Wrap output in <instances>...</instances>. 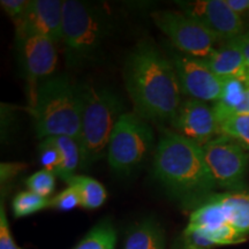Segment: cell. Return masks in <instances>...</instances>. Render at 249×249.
Here are the masks:
<instances>
[{"mask_svg": "<svg viewBox=\"0 0 249 249\" xmlns=\"http://www.w3.org/2000/svg\"><path fill=\"white\" fill-rule=\"evenodd\" d=\"M68 186H73L81 197V207L88 210L97 209L107 201V189L101 182L91 177L74 176L67 181Z\"/></svg>", "mask_w": 249, "mask_h": 249, "instance_id": "cell-18", "label": "cell"}, {"mask_svg": "<svg viewBox=\"0 0 249 249\" xmlns=\"http://www.w3.org/2000/svg\"><path fill=\"white\" fill-rule=\"evenodd\" d=\"M17 164H1V181L4 182L6 179H8L9 176L13 177L15 173L18 172V169H17Z\"/></svg>", "mask_w": 249, "mask_h": 249, "instance_id": "cell-30", "label": "cell"}, {"mask_svg": "<svg viewBox=\"0 0 249 249\" xmlns=\"http://www.w3.org/2000/svg\"><path fill=\"white\" fill-rule=\"evenodd\" d=\"M203 60L222 80H240L245 83L249 82V67L245 55L232 42H226Z\"/></svg>", "mask_w": 249, "mask_h": 249, "instance_id": "cell-15", "label": "cell"}, {"mask_svg": "<svg viewBox=\"0 0 249 249\" xmlns=\"http://www.w3.org/2000/svg\"><path fill=\"white\" fill-rule=\"evenodd\" d=\"M172 64L182 93L202 102H217L222 97L224 80L218 77L203 59L180 52L172 57Z\"/></svg>", "mask_w": 249, "mask_h": 249, "instance_id": "cell-10", "label": "cell"}, {"mask_svg": "<svg viewBox=\"0 0 249 249\" xmlns=\"http://www.w3.org/2000/svg\"><path fill=\"white\" fill-rule=\"evenodd\" d=\"M154 145L155 135L150 124L138 113L124 112L108 142V165L114 172L128 174L145 160Z\"/></svg>", "mask_w": 249, "mask_h": 249, "instance_id": "cell-6", "label": "cell"}, {"mask_svg": "<svg viewBox=\"0 0 249 249\" xmlns=\"http://www.w3.org/2000/svg\"><path fill=\"white\" fill-rule=\"evenodd\" d=\"M127 92L143 119L172 121L181 105V88L172 61L150 43L142 42L124 68Z\"/></svg>", "mask_w": 249, "mask_h": 249, "instance_id": "cell-1", "label": "cell"}, {"mask_svg": "<svg viewBox=\"0 0 249 249\" xmlns=\"http://www.w3.org/2000/svg\"><path fill=\"white\" fill-rule=\"evenodd\" d=\"M59 149L61 155V164L55 172L59 177L67 182L71 178L76 176L75 171L81 165V147L79 140L71 136H55L51 138Z\"/></svg>", "mask_w": 249, "mask_h": 249, "instance_id": "cell-17", "label": "cell"}, {"mask_svg": "<svg viewBox=\"0 0 249 249\" xmlns=\"http://www.w3.org/2000/svg\"><path fill=\"white\" fill-rule=\"evenodd\" d=\"M39 161L43 169L55 174L61 164V155L51 138L42 140L39 145Z\"/></svg>", "mask_w": 249, "mask_h": 249, "instance_id": "cell-24", "label": "cell"}, {"mask_svg": "<svg viewBox=\"0 0 249 249\" xmlns=\"http://www.w3.org/2000/svg\"><path fill=\"white\" fill-rule=\"evenodd\" d=\"M110 249H114V247H111V248H110Z\"/></svg>", "mask_w": 249, "mask_h": 249, "instance_id": "cell-32", "label": "cell"}, {"mask_svg": "<svg viewBox=\"0 0 249 249\" xmlns=\"http://www.w3.org/2000/svg\"><path fill=\"white\" fill-rule=\"evenodd\" d=\"M29 0H1L0 5L12 20L15 21L24 13Z\"/></svg>", "mask_w": 249, "mask_h": 249, "instance_id": "cell-27", "label": "cell"}, {"mask_svg": "<svg viewBox=\"0 0 249 249\" xmlns=\"http://www.w3.org/2000/svg\"><path fill=\"white\" fill-rule=\"evenodd\" d=\"M226 4L240 17L246 12H249V0H226Z\"/></svg>", "mask_w": 249, "mask_h": 249, "instance_id": "cell-29", "label": "cell"}, {"mask_svg": "<svg viewBox=\"0 0 249 249\" xmlns=\"http://www.w3.org/2000/svg\"><path fill=\"white\" fill-rule=\"evenodd\" d=\"M26 185L30 192L50 198L55 189V174L51 171L42 169L30 176L27 179Z\"/></svg>", "mask_w": 249, "mask_h": 249, "instance_id": "cell-22", "label": "cell"}, {"mask_svg": "<svg viewBox=\"0 0 249 249\" xmlns=\"http://www.w3.org/2000/svg\"><path fill=\"white\" fill-rule=\"evenodd\" d=\"M81 207V197L73 186H68L50 200V208L59 211H71Z\"/></svg>", "mask_w": 249, "mask_h": 249, "instance_id": "cell-25", "label": "cell"}, {"mask_svg": "<svg viewBox=\"0 0 249 249\" xmlns=\"http://www.w3.org/2000/svg\"><path fill=\"white\" fill-rule=\"evenodd\" d=\"M50 200L51 198L43 197V196L30 191L18 193L14 197L13 204H12L14 216L21 218L44 210L46 208H50Z\"/></svg>", "mask_w": 249, "mask_h": 249, "instance_id": "cell-21", "label": "cell"}, {"mask_svg": "<svg viewBox=\"0 0 249 249\" xmlns=\"http://www.w3.org/2000/svg\"><path fill=\"white\" fill-rule=\"evenodd\" d=\"M154 174L174 197L195 208L213 194L217 183L205 161L202 145L166 130L154 156Z\"/></svg>", "mask_w": 249, "mask_h": 249, "instance_id": "cell-2", "label": "cell"}, {"mask_svg": "<svg viewBox=\"0 0 249 249\" xmlns=\"http://www.w3.org/2000/svg\"><path fill=\"white\" fill-rule=\"evenodd\" d=\"M110 18L97 5L65 0L61 42L71 64L88 62L97 57L110 31Z\"/></svg>", "mask_w": 249, "mask_h": 249, "instance_id": "cell-5", "label": "cell"}, {"mask_svg": "<svg viewBox=\"0 0 249 249\" xmlns=\"http://www.w3.org/2000/svg\"><path fill=\"white\" fill-rule=\"evenodd\" d=\"M205 161L217 187L225 192L246 189L249 154L239 143L219 135L202 145Z\"/></svg>", "mask_w": 249, "mask_h": 249, "instance_id": "cell-9", "label": "cell"}, {"mask_svg": "<svg viewBox=\"0 0 249 249\" xmlns=\"http://www.w3.org/2000/svg\"><path fill=\"white\" fill-rule=\"evenodd\" d=\"M124 113L123 102L112 90L83 87V112L79 135L83 167L104 157L112 132Z\"/></svg>", "mask_w": 249, "mask_h": 249, "instance_id": "cell-4", "label": "cell"}, {"mask_svg": "<svg viewBox=\"0 0 249 249\" xmlns=\"http://www.w3.org/2000/svg\"><path fill=\"white\" fill-rule=\"evenodd\" d=\"M177 4L181 12L203 24L218 40L226 43L246 33L244 20L229 7L226 0H195Z\"/></svg>", "mask_w": 249, "mask_h": 249, "instance_id": "cell-11", "label": "cell"}, {"mask_svg": "<svg viewBox=\"0 0 249 249\" xmlns=\"http://www.w3.org/2000/svg\"><path fill=\"white\" fill-rule=\"evenodd\" d=\"M61 0H29L24 13L13 21L17 38L43 36L60 42L62 36Z\"/></svg>", "mask_w": 249, "mask_h": 249, "instance_id": "cell-12", "label": "cell"}, {"mask_svg": "<svg viewBox=\"0 0 249 249\" xmlns=\"http://www.w3.org/2000/svg\"><path fill=\"white\" fill-rule=\"evenodd\" d=\"M124 249H165L163 230L154 220H145L129 232Z\"/></svg>", "mask_w": 249, "mask_h": 249, "instance_id": "cell-16", "label": "cell"}, {"mask_svg": "<svg viewBox=\"0 0 249 249\" xmlns=\"http://www.w3.org/2000/svg\"><path fill=\"white\" fill-rule=\"evenodd\" d=\"M214 247L218 246L203 233L186 227L173 249H213Z\"/></svg>", "mask_w": 249, "mask_h": 249, "instance_id": "cell-23", "label": "cell"}, {"mask_svg": "<svg viewBox=\"0 0 249 249\" xmlns=\"http://www.w3.org/2000/svg\"><path fill=\"white\" fill-rule=\"evenodd\" d=\"M171 124L177 133L200 145L219 136V124L213 107L197 99H183Z\"/></svg>", "mask_w": 249, "mask_h": 249, "instance_id": "cell-14", "label": "cell"}, {"mask_svg": "<svg viewBox=\"0 0 249 249\" xmlns=\"http://www.w3.org/2000/svg\"><path fill=\"white\" fill-rule=\"evenodd\" d=\"M188 229L213 234L231 227L242 235L249 233V189L213 193L196 205L189 216Z\"/></svg>", "mask_w": 249, "mask_h": 249, "instance_id": "cell-7", "label": "cell"}, {"mask_svg": "<svg viewBox=\"0 0 249 249\" xmlns=\"http://www.w3.org/2000/svg\"><path fill=\"white\" fill-rule=\"evenodd\" d=\"M116 245V232L108 222L95 226L74 249H110Z\"/></svg>", "mask_w": 249, "mask_h": 249, "instance_id": "cell-20", "label": "cell"}, {"mask_svg": "<svg viewBox=\"0 0 249 249\" xmlns=\"http://www.w3.org/2000/svg\"><path fill=\"white\" fill-rule=\"evenodd\" d=\"M246 85H247V89H246L245 99L234 114H249V82L246 83Z\"/></svg>", "mask_w": 249, "mask_h": 249, "instance_id": "cell-31", "label": "cell"}, {"mask_svg": "<svg viewBox=\"0 0 249 249\" xmlns=\"http://www.w3.org/2000/svg\"><path fill=\"white\" fill-rule=\"evenodd\" d=\"M37 138L71 136L79 140L83 112V87L66 76H51L39 83L30 103Z\"/></svg>", "mask_w": 249, "mask_h": 249, "instance_id": "cell-3", "label": "cell"}, {"mask_svg": "<svg viewBox=\"0 0 249 249\" xmlns=\"http://www.w3.org/2000/svg\"><path fill=\"white\" fill-rule=\"evenodd\" d=\"M219 135L230 138L249 150V114H231L219 121Z\"/></svg>", "mask_w": 249, "mask_h": 249, "instance_id": "cell-19", "label": "cell"}, {"mask_svg": "<svg viewBox=\"0 0 249 249\" xmlns=\"http://www.w3.org/2000/svg\"><path fill=\"white\" fill-rule=\"evenodd\" d=\"M151 18L177 50L186 55L205 59L216 50L218 39L203 24L178 11H157Z\"/></svg>", "mask_w": 249, "mask_h": 249, "instance_id": "cell-8", "label": "cell"}, {"mask_svg": "<svg viewBox=\"0 0 249 249\" xmlns=\"http://www.w3.org/2000/svg\"><path fill=\"white\" fill-rule=\"evenodd\" d=\"M0 249H22L18 247L12 236L2 203L0 205Z\"/></svg>", "mask_w": 249, "mask_h": 249, "instance_id": "cell-26", "label": "cell"}, {"mask_svg": "<svg viewBox=\"0 0 249 249\" xmlns=\"http://www.w3.org/2000/svg\"><path fill=\"white\" fill-rule=\"evenodd\" d=\"M23 70L29 83L30 103L36 96L40 80L51 77L58 64L55 42L43 36H26L18 38Z\"/></svg>", "mask_w": 249, "mask_h": 249, "instance_id": "cell-13", "label": "cell"}, {"mask_svg": "<svg viewBox=\"0 0 249 249\" xmlns=\"http://www.w3.org/2000/svg\"><path fill=\"white\" fill-rule=\"evenodd\" d=\"M232 42L233 44H235L240 49V51L242 52V54L245 55L246 61H247L248 67H249V31H246L245 34H242L241 36L236 37L235 39L230 40Z\"/></svg>", "mask_w": 249, "mask_h": 249, "instance_id": "cell-28", "label": "cell"}]
</instances>
